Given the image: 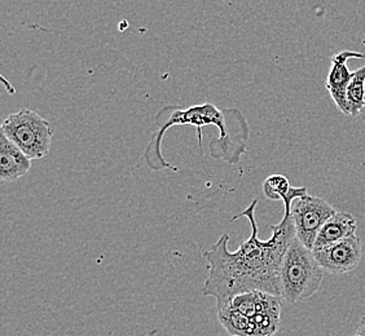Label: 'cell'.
I'll use <instances>...</instances> for the list:
<instances>
[{
    "mask_svg": "<svg viewBox=\"0 0 365 336\" xmlns=\"http://www.w3.org/2000/svg\"><path fill=\"white\" fill-rule=\"evenodd\" d=\"M336 212V209L327 201L309 196V193L295 198L292 204V217L297 238L312 250L319 231Z\"/></svg>",
    "mask_w": 365,
    "mask_h": 336,
    "instance_id": "obj_6",
    "label": "cell"
},
{
    "mask_svg": "<svg viewBox=\"0 0 365 336\" xmlns=\"http://www.w3.org/2000/svg\"><path fill=\"white\" fill-rule=\"evenodd\" d=\"M281 300L282 298L279 295L252 290L225 301L253 322L259 336H274L280 327Z\"/></svg>",
    "mask_w": 365,
    "mask_h": 336,
    "instance_id": "obj_5",
    "label": "cell"
},
{
    "mask_svg": "<svg viewBox=\"0 0 365 336\" xmlns=\"http://www.w3.org/2000/svg\"><path fill=\"white\" fill-rule=\"evenodd\" d=\"M292 188L293 187L290 185L288 177L284 175L268 176L266 182H263V193L271 201H282Z\"/></svg>",
    "mask_w": 365,
    "mask_h": 336,
    "instance_id": "obj_12",
    "label": "cell"
},
{
    "mask_svg": "<svg viewBox=\"0 0 365 336\" xmlns=\"http://www.w3.org/2000/svg\"><path fill=\"white\" fill-rule=\"evenodd\" d=\"M347 104L351 117H359L365 107V65L354 71L347 88Z\"/></svg>",
    "mask_w": 365,
    "mask_h": 336,
    "instance_id": "obj_11",
    "label": "cell"
},
{
    "mask_svg": "<svg viewBox=\"0 0 365 336\" xmlns=\"http://www.w3.org/2000/svg\"><path fill=\"white\" fill-rule=\"evenodd\" d=\"M228 336H237V335H228Z\"/></svg>",
    "mask_w": 365,
    "mask_h": 336,
    "instance_id": "obj_15",
    "label": "cell"
},
{
    "mask_svg": "<svg viewBox=\"0 0 365 336\" xmlns=\"http://www.w3.org/2000/svg\"><path fill=\"white\" fill-rule=\"evenodd\" d=\"M359 117L365 122V107L363 109V112H360V115H359Z\"/></svg>",
    "mask_w": 365,
    "mask_h": 336,
    "instance_id": "obj_14",
    "label": "cell"
},
{
    "mask_svg": "<svg viewBox=\"0 0 365 336\" xmlns=\"http://www.w3.org/2000/svg\"><path fill=\"white\" fill-rule=\"evenodd\" d=\"M324 272L344 274L358 268L363 258V245L356 234L320 250H312Z\"/></svg>",
    "mask_w": 365,
    "mask_h": 336,
    "instance_id": "obj_7",
    "label": "cell"
},
{
    "mask_svg": "<svg viewBox=\"0 0 365 336\" xmlns=\"http://www.w3.org/2000/svg\"><path fill=\"white\" fill-rule=\"evenodd\" d=\"M354 336H365V317L361 318V321L359 323L358 329L355 331Z\"/></svg>",
    "mask_w": 365,
    "mask_h": 336,
    "instance_id": "obj_13",
    "label": "cell"
},
{
    "mask_svg": "<svg viewBox=\"0 0 365 336\" xmlns=\"http://www.w3.org/2000/svg\"><path fill=\"white\" fill-rule=\"evenodd\" d=\"M323 278L324 269L312 250L295 237L281 264V298L289 303L307 300L317 294Z\"/></svg>",
    "mask_w": 365,
    "mask_h": 336,
    "instance_id": "obj_2",
    "label": "cell"
},
{
    "mask_svg": "<svg viewBox=\"0 0 365 336\" xmlns=\"http://www.w3.org/2000/svg\"><path fill=\"white\" fill-rule=\"evenodd\" d=\"M1 132L30 159H42L48 155L55 130L39 112L21 109L8 115L1 125Z\"/></svg>",
    "mask_w": 365,
    "mask_h": 336,
    "instance_id": "obj_3",
    "label": "cell"
},
{
    "mask_svg": "<svg viewBox=\"0 0 365 336\" xmlns=\"http://www.w3.org/2000/svg\"><path fill=\"white\" fill-rule=\"evenodd\" d=\"M174 126L196 127L201 153H202V127L215 126L217 128H219V131H220L219 142L225 140L227 135H228L227 130H225L227 123H225V112H222L220 109H218V106H215L214 104H211V103H205V104H201V105L190 106V107L184 109V110L176 109L175 112L170 115L169 120L165 122V125L161 127V130L153 136V139L150 141V147H148V149L153 147L155 157L161 159L163 168H171L174 171H178V169L171 167L168 162L163 161L161 153L162 137H163V135H165L168 130Z\"/></svg>",
    "mask_w": 365,
    "mask_h": 336,
    "instance_id": "obj_4",
    "label": "cell"
},
{
    "mask_svg": "<svg viewBox=\"0 0 365 336\" xmlns=\"http://www.w3.org/2000/svg\"><path fill=\"white\" fill-rule=\"evenodd\" d=\"M351 58L361 60L364 58V55L356 51H341L333 55L330 58L329 71L325 82L330 98L334 101L338 110L344 115H350V109L347 104V88L354 77V71L349 69L347 63Z\"/></svg>",
    "mask_w": 365,
    "mask_h": 336,
    "instance_id": "obj_8",
    "label": "cell"
},
{
    "mask_svg": "<svg viewBox=\"0 0 365 336\" xmlns=\"http://www.w3.org/2000/svg\"><path fill=\"white\" fill-rule=\"evenodd\" d=\"M307 194V188H292L282 199L285 214L279 224L272 225V236L267 241L258 237V224L255 220L254 199L232 223L246 217L252 226V236L240 246L237 251H228L230 234H223L218 242L204 253L209 264V275L205 280L202 294L212 296L218 301L230 300L235 295L260 290L281 296L280 269L289 246L297 237L292 217V204L295 198Z\"/></svg>",
    "mask_w": 365,
    "mask_h": 336,
    "instance_id": "obj_1",
    "label": "cell"
},
{
    "mask_svg": "<svg viewBox=\"0 0 365 336\" xmlns=\"http://www.w3.org/2000/svg\"><path fill=\"white\" fill-rule=\"evenodd\" d=\"M356 231H358V223L355 217L349 212L337 211L319 231L312 250H320L327 246L337 243L342 239L349 238L354 234H356Z\"/></svg>",
    "mask_w": 365,
    "mask_h": 336,
    "instance_id": "obj_10",
    "label": "cell"
},
{
    "mask_svg": "<svg viewBox=\"0 0 365 336\" xmlns=\"http://www.w3.org/2000/svg\"><path fill=\"white\" fill-rule=\"evenodd\" d=\"M31 161L20 147L0 132V179L4 182H14L26 175L31 168Z\"/></svg>",
    "mask_w": 365,
    "mask_h": 336,
    "instance_id": "obj_9",
    "label": "cell"
}]
</instances>
